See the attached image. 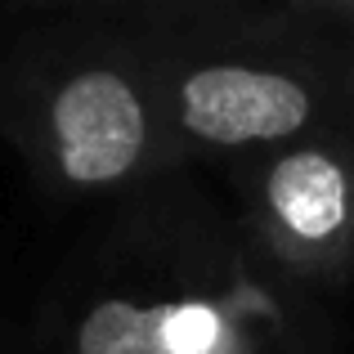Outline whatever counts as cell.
Returning a JSON list of instances; mask_svg holds the SVG:
<instances>
[{
	"label": "cell",
	"mask_w": 354,
	"mask_h": 354,
	"mask_svg": "<svg viewBox=\"0 0 354 354\" xmlns=\"http://www.w3.org/2000/svg\"><path fill=\"white\" fill-rule=\"evenodd\" d=\"M0 135L68 198L148 189L180 166L153 18H72L23 36L0 63Z\"/></svg>",
	"instance_id": "obj_2"
},
{
	"label": "cell",
	"mask_w": 354,
	"mask_h": 354,
	"mask_svg": "<svg viewBox=\"0 0 354 354\" xmlns=\"http://www.w3.org/2000/svg\"><path fill=\"white\" fill-rule=\"evenodd\" d=\"M292 283L202 202H144L59 296V354H310Z\"/></svg>",
	"instance_id": "obj_1"
},
{
	"label": "cell",
	"mask_w": 354,
	"mask_h": 354,
	"mask_svg": "<svg viewBox=\"0 0 354 354\" xmlns=\"http://www.w3.org/2000/svg\"><path fill=\"white\" fill-rule=\"evenodd\" d=\"M301 23L319 27V32L337 36V41L354 45V0H296V5H287Z\"/></svg>",
	"instance_id": "obj_5"
},
{
	"label": "cell",
	"mask_w": 354,
	"mask_h": 354,
	"mask_svg": "<svg viewBox=\"0 0 354 354\" xmlns=\"http://www.w3.org/2000/svg\"><path fill=\"white\" fill-rule=\"evenodd\" d=\"M166 27L162 104L180 157H256L314 135H354V45L292 9L216 27Z\"/></svg>",
	"instance_id": "obj_3"
},
{
	"label": "cell",
	"mask_w": 354,
	"mask_h": 354,
	"mask_svg": "<svg viewBox=\"0 0 354 354\" xmlns=\"http://www.w3.org/2000/svg\"><path fill=\"white\" fill-rule=\"evenodd\" d=\"M238 229L292 287L354 269V135H314L238 162Z\"/></svg>",
	"instance_id": "obj_4"
}]
</instances>
